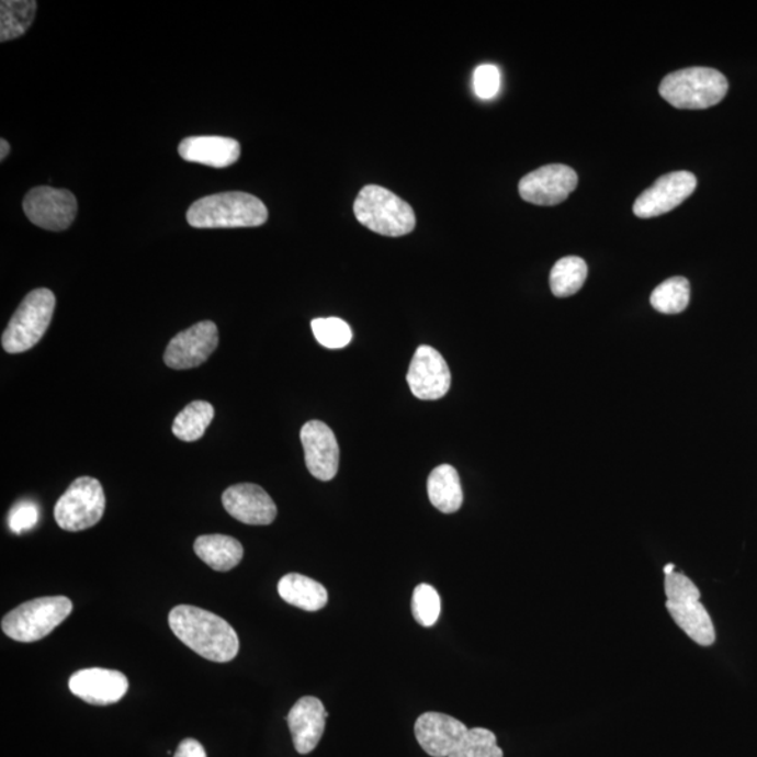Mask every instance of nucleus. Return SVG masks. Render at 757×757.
Listing matches in <instances>:
<instances>
[{
  "instance_id": "f8f14e48",
  "label": "nucleus",
  "mask_w": 757,
  "mask_h": 757,
  "mask_svg": "<svg viewBox=\"0 0 757 757\" xmlns=\"http://www.w3.org/2000/svg\"><path fill=\"white\" fill-rule=\"evenodd\" d=\"M578 185V174L565 165L543 166L523 177L519 194L530 204L553 206L567 200Z\"/></svg>"
},
{
  "instance_id": "bb28decb",
  "label": "nucleus",
  "mask_w": 757,
  "mask_h": 757,
  "mask_svg": "<svg viewBox=\"0 0 757 757\" xmlns=\"http://www.w3.org/2000/svg\"><path fill=\"white\" fill-rule=\"evenodd\" d=\"M449 757H504V750L497 745V736L486 728L467 731L461 745Z\"/></svg>"
},
{
  "instance_id": "393cba45",
  "label": "nucleus",
  "mask_w": 757,
  "mask_h": 757,
  "mask_svg": "<svg viewBox=\"0 0 757 757\" xmlns=\"http://www.w3.org/2000/svg\"><path fill=\"white\" fill-rule=\"evenodd\" d=\"M215 410L208 402L196 400L180 411L173 422V433L180 441H199L214 420Z\"/></svg>"
},
{
  "instance_id": "6ab92c4d",
  "label": "nucleus",
  "mask_w": 757,
  "mask_h": 757,
  "mask_svg": "<svg viewBox=\"0 0 757 757\" xmlns=\"http://www.w3.org/2000/svg\"><path fill=\"white\" fill-rule=\"evenodd\" d=\"M179 154L191 163L224 169L239 160L241 148L236 139L226 136H191L181 140Z\"/></svg>"
},
{
  "instance_id": "20e7f679",
  "label": "nucleus",
  "mask_w": 757,
  "mask_h": 757,
  "mask_svg": "<svg viewBox=\"0 0 757 757\" xmlns=\"http://www.w3.org/2000/svg\"><path fill=\"white\" fill-rule=\"evenodd\" d=\"M353 214L377 235L398 237L411 234L416 214L408 202L381 185H365L353 202Z\"/></svg>"
},
{
  "instance_id": "2eb2a0df",
  "label": "nucleus",
  "mask_w": 757,
  "mask_h": 757,
  "mask_svg": "<svg viewBox=\"0 0 757 757\" xmlns=\"http://www.w3.org/2000/svg\"><path fill=\"white\" fill-rule=\"evenodd\" d=\"M226 512L246 524L265 527L275 521L276 505L269 493L257 484H236L226 489L222 496Z\"/></svg>"
},
{
  "instance_id": "4468645a",
  "label": "nucleus",
  "mask_w": 757,
  "mask_h": 757,
  "mask_svg": "<svg viewBox=\"0 0 757 757\" xmlns=\"http://www.w3.org/2000/svg\"><path fill=\"white\" fill-rule=\"evenodd\" d=\"M301 441L312 476L320 482L335 478L340 466V448L331 428L321 421L306 422L301 431Z\"/></svg>"
},
{
  "instance_id": "aec40b11",
  "label": "nucleus",
  "mask_w": 757,
  "mask_h": 757,
  "mask_svg": "<svg viewBox=\"0 0 757 757\" xmlns=\"http://www.w3.org/2000/svg\"><path fill=\"white\" fill-rule=\"evenodd\" d=\"M194 552L206 565L219 573L230 572L244 560L239 540L225 534H204L196 538Z\"/></svg>"
},
{
  "instance_id": "b1692460",
  "label": "nucleus",
  "mask_w": 757,
  "mask_h": 757,
  "mask_svg": "<svg viewBox=\"0 0 757 757\" xmlns=\"http://www.w3.org/2000/svg\"><path fill=\"white\" fill-rule=\"evenodd\" d=\"M588 276V265L580 257L569 256L555 262L550 272V287L554 296L568 297L577 294Z\"/></svg>"
},
{
  "instance_id": "cd10ccee",
  "label": "nucleus",
  "mask_w": 757,
  "mask_h": 757,
  "mask_svg": "<svg viewBox=\"0 0 757 757\" xmlns=\"http://www.w3.org/2000/svg\"><path fill=\"white\" fill-rule=\"evenodd\" d=\"M313 335L319 344L330 350H340L350 344L352 340L351 327L338 317H327V319H315L312 321Z\"/></svg>"
},
{
  "instance_id": "c756f323",
  "label": "nucleus",
  "mask_w": 757,
  "mask_h": 757,
  "mask_svg": "<svg viewBox=\"0 0 757 757\" xmlns=\"http://www.w3.org/2000/svg\"><path fill=\"white\" fill-rule=\"evenodd\" d=\"M473 88L479 99L489 100L496 98L499 89H501V72H499L496 65H479L474 70Z\"/></svg>"
},
{
  "instance_id": "473e14b6",
  "label": "nucleus",
  "mask_w": 757,
  "mask_h": 757,
  "mask_svg": "<svg viewBox=\"0 0 757 757\" xmlns=\"http://www.w3.org/2000/svg\"><path fill=\"white\" fill-rule=\"evenodd\" d=\"M10 154V145L7 139L0 140V159L4 160Z\"/></svg>"
},
{
  "instance_id": "f03ea898",
  "label": "nucleus",
  "mask_w": 757,
  "mask_h": 757,
  "mask_svg": "<svg viewBox=\"0 0 757 757\" xmlns=\"http://www.w3.org/2000/svg\"><path fill=\"white\" fill-rule=\"evenodd\" d=\"M267 219L269 211L264 202L240 191L204 196L187 211V222L196 229L257 227Z\"/></svg>"
},
{
  "instance_id": "ddd939ff",
  "label": "nucleus",
  "mask_w": 757,
  "mask_h": 757,
  "mask_svg": "<svg viewBox=\"0 0 757 757\" xmlns=\"http://www.w3.org/2000/svg\"><path fill=\"white\" fill-rule=\"evenodd\" d=\"M408 386L420 400H439L451 388V371L436 348L421 346L414 353L407 373Z\"/></svg>"
},
{
  "instance_id": "9d476101",
  "label": "nucleus",
  "mask_w": 757,
  "mask_h": 757,
  "mask_svg": "<svg viewBox=\"0 0 757 757\" xmlns=\"http://www.w3.org/2000/svg\"><path fill=\"white\" fill-rule=\"evenodd\" d=\"M218 344L219 332L215 323H196L169 342L165 352L166 365L176 371L193 370L208 361Z\"/></svg>"
},
{
  "instance_id": "2f4dec72",
  "label": "nucleus",
  "mask_w": 757,
  "mask_h": 757,
  "mask_svg": "<svg viewBox=\"0 0 757 757\" xmlns=\"http://www.w3.org/2000/svg\"><path fill=\"white\" fill-rule=\"evenodd\" d=\"M174 757H208L199 741L187 738L180 742Z\"/></svg>"
},
{
  "instance_id": "c85d7f7f",
  "label": "nucleus",
  "mask_w": 757,
  "mask_h": 757,
  "mask_svg": "<svg viewBox=\"0 0 757 757\" xmlns=\"http://www.w3.org/2000/svg\"><path fill=\"white\" fill-rule=\"evenodd\" d=\"M441 598L431 585H418L413 594V615L423 628H432L441 614Z\"/></svg>"
},
{
  "instance_id": "6e6552de",
  "label": "nucleus",
  "mask_w": 757,
  "mask_h": 757,
  "mask_svg": "<svg viewBox=\"0 0 757 757\" xmlns=\"http://www.w3.org/2000/svg\"><path fill=\"white\" fill-rule=\"evenodd\" d=\"M104 509V489L99 479L79 477L58 499L54 517L60 529L80 532L98 524L103 518Z\"/></svg>"
},
{
  "instance_id": "4be33fe9",
  "label": "nucleus",
  "mask_w": 757,
  "mask_h": 757,
  "mask_svg": "<svg viewBox=\"0 0 757 757\" xmlns=\"http://www.w3.org/2000/svg\"><path fill=\"white\" fill-rule=\"evenodd\" d=\"M427 488L429 501L438 511L453 513L461 509L463 489L456 468L449 464L433 468L429 474Z\"/></svg>"
},
{
  "instance_id": "f3484780",
  "label": "nucleus",
  "mask_w": 757,
  "mask_h": 757,
  "mask_svg": "<svg viewBox=\"0 0 757 757\" xmlns=\"http://www.w3.org/2000/svg\"><path fill=\"white\" fill-rule=\"evenodd\" d=\"M467 726L451 715L426 713L418 716L414 734L421 748L432 757H449L461 745Z\"/></svg>"
},
{
  "instance_id": "7c9ffc66",
  "label": "nucleus",
  "mask_w": 757,
  "mask_h": 757,
  "mask_svg": "<svg viewBox=\"0 0 757 757\" xmlns=\"http://www.w3.org/2000/svg\"><path fill=\"white\" fill-rule=\"evenodd\" d=\"M39 511L37 505L23 501L14 505L9 513L8 523L13 533L22 534L32 530L38 523Z\"/></svg>"
},
{
  "instance_id": "0eeeda50",
  "label": "nucleus",
  "mask_w": 757,
  "mask_h": 757,
  "mask_svg": "<svg viewBox=\"0 0 757 757\" xmlns=\"http://www.w3.org/2000/svg\"><path fill=\"white\" fill-rule=\"evenodd\" d=\"M55 303V295L47 287L30 292L3 332V350L22 353L38 344L53 320Z\"/></svg>"
},
{
  "instance_id": "423d86ee",
  "label": "nucleus",
  "mask_w": 757,
  "mask_h": 757,
  "mask_svg": "<svg viewBox=\"0 0 757 757\" xmlns=\"http://www.w3.org/2000/svg\"><path fill=\"white\" fill-rule=\"evenodd\" d=\"M72 600L45 597L30 600L2 619L3 633L19 643H35L47 637L72 613Z\"/></svg>"
},
{
  "instance_id": "a211bd4d",
  "label": "nucleus",
  "mask_w": 757,
  "mask_h": 757,
  "mask_svg": "<svg viewBox=\"0 0 757 757\" xmlns=\"http://www.w3.org/2000/svg\"><path fill=\"white\" fill-rule=\"evenodd\" d=\"M327 716L325 704L313 696H305L292 707L286 721L297 754L307 755L316 749L325 734Z\"/></svg>"
},
{
  "instance_id": "9b49d317",
  "label": "nucleus",
  "mask_w": 757,
  "mask_h": 757,
  "mask_svg": "<svg viewBox=\"0 0 757 757\" xmlns=\"http://www.w3.org/2000/svg\"><path fill=\"white\" fill-rule=\"evenodd\" d=\"M698 187V179L690 171H675L659 177L634 202V215L641 219L668 214L689 199Z\"/></svg>"
},
{
  "instance_id": "72a5a7b5",
  "label": "nucleus",
  "mask_w": 757,
  "mask_h": 757,
  "mask_svg": "<svg viewBox=\"0 0 757 757\" xmlns=\"http://www.w3.org/2000/svg\"><path fill=\"white\" fill-rule=\"evenodd\" d=\"M675 564H666L664 567L665 577H668V575H673L675 573Z\"/></svg>"
},
{
  "instance_id": "7ed1b4c3",
  "label": "nucleus",
  "mask_w": 757,
  "mask_h": 757,
  "mask_svg": "<svg viewBox=\"0 0 757 757\" xmlns=\"http://www.w3.org/2000/svg\"><path fill=\"white\" fill-rule=\"evenodd\" d=\"M725 76L711 68H688L665 76L659 94L679 110H705L719 104L728 93Z\"/></svg>"
},
{
  "instance_id": "f257e3e1",
  "label": "nucleus",
  "mask_w": 757,
  "mask_h": 757,
  "mask_svg": "<svg viewBox=\"0 0 757 757\" xmlns=\"http://www.w3.org/2000/svg\"><path fill=\"white\" fill-rule=\"evenodd\" d=\"M169 625L177 639L202 658L212 663H230L239 654V637L234 628L208 610L195 606H176Z\"/></svg>"
},
{
  "instance_id": "39448f33",
  "label": "nucleus",
  "mask_w": 757,
  "mask_h": 757,
  "mask_svg": "<svg viewBox=\"0 0 757 757\" xmlns=\"http://www.w3.org/2000/svg\"><path fill=\"white\" fill-rule=\"evenodd\" d=\"M666 609L674 622L701 647L715 643L713 620L700 602V590L685 574L665 577Z\"/></svg>"
},
{
  "instance_id": "a878e982",
  "label": "nucleus",
  "mask_w": 757,
  "mask_h": 757,
  "mask_svg": "<svg viewBox=\"0 0 757 757\" xmlns=\"http://www.w3.org/2000/svg\"><path fill=\"white\" fill-rule=\"evenodd\" d=\"M690 302V282L683 276L669 278L655 287L651 305L664 315H679Z\"/></svg>"
},
{
  "instance_id": "dca6fc26",
  "label": "nucleus",
  "mask_w": 757,
  "mask_h": 757,
  "mask_svg": "<svg viewBox=\"0 0 757 757\" xmlns=\"http://www.w3.org/2000/svg\"><path fill=\"white\" fill-rule=\"evenodd\" d=\"M69 689L86 703L110 705L124 698L129 689V681L118 670L89 668L72 675Z\"/></svg>"
},
{
  "instance_id": "412c9836",
  "label": "nucleus",
  "mask_w": 757,
  "mask_h": 757,
  "mask_svg": "<svg viewBox=\"0 0 757 757\" xmlns=\"http://www.w3.org/2000/svg\"><path fill=\"white\" fill-rule=\"evenodd\" d=\"M278 594L286 603L306 612H317L325 608L328 594L321 584L301 574H287L278 583Z\"/></svg>"
},
{
  "instance_id": "1a4fd4ad",
  "label": "nucleus",
  "mask_w": 757,
  "mask_h": 757,
  "mask_svg": "<svg viewBox=\"0 0 757 757\" xmlns=\"http://www.w3.org/2000/svg\"><path fill=\"white\" fill-rule=\"evenodd\" d=\"M25 216L45 230H67L78 214V201L68 190L35 187L23 202Z\"/></svg>"
},
{
  "instance_id": "5701e85b",
  "label": "nucleus",
  "mask_w": 757,
  "mask_h": 757,
  "mask_svg": "<svg viewBox=\"0 0 757 757\" xmlns=\"http://www.w3.org/2000/svg\"><path fill=\"white\" fill-rule=\"evenodd\" d=\"M37 2L33 0H3L0 3V42L22 37L33 24Z\"/></svg>"
}]
</instances>
